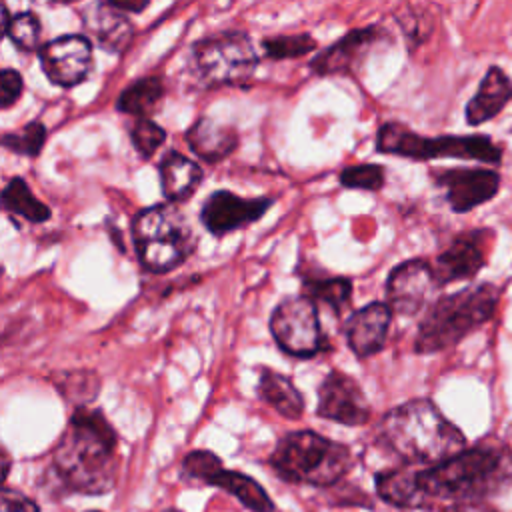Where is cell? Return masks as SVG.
<instances>
[{
    "mask_svg": "<svg viewBox=\"0 0 512 512\" xmlns=\"http://www.w3.org/2000/svg\"><path fill=\"white\" fill-rule=\"evenodd\" d=\"M512 476V460L502 450L478 446L422 468L378 472V496L398 508H420L430 502H476Z\"/></svg>",
    "mask_w": 512,
    "mask_h": 512,
    "instance_id": "6da1fadb",
    "label": "cell"
},
{
    "mask_svg": "<svg viewBox=\"0 0 512 512\" xmlns=\"http://www.w3.org/2000/svg\"><path fill=\"white\" fill-rule=\"evenodd\" d=\"M60 484L78 494H106L116 484L118 436L98 408H76L52 450Z\"/></svg>",
    "mask_w": 512,
    "mask_h": 512,
    "instance_id": "7a4b0ae2",
    "label": "cell"
},
{
    "mask_svg": "<svg viewBox=\"0 0 512 512\" xmlns=\"http://www.w3.org/2000/svg\"><path fill=\"white\" fill-rule=\"evenodd\" d=\"M378 440L408 466L428 468L466 450L464 434L424 398L392 408L378 426Z\"/></svg>",
    "mask_w": 512,
    "mask_h": 512,
    "instance_id": "3957f363",
    "label": "cell"
},
{
    "mask_svg": "<svg viewBox=\"0 0 512 512\" xmlns=\"http://www.w3.org/2000/svg\"><path fill=\"white\" fill-rule=\"evenodd\" d=\"M498 298L500 292L492 284L470 286L438 298L418 326L414 350L432 354L456 346L494 316Z\"/></svg>",
    "mask_w": 512,
    "mask_h": 512,
    "instance_id": "277c9868",
    "label": "cell"
},
{
    "mask_svg": "<svg viewBox=\"0 0 512 512\" xmlns=\"http://www.w3.org/2000/svg\"><path fill=\"white\" fill-rule=\"evenodd\" d=\"M268 464L284 482L320 488L332 486L346 476L352 468V454L340 442L312 430H296L276 442Z\"/></svg>",
    "mask_w": 512,
    "mask_h": 512,
    "instance_id": "5b68a950",
    "label": "cell"
},
{
    "mask_svg": "<svg viewBox=\"0 0 512 512\" xmlns=\"http://www.w3.org/2000/svg\"><path fill=\"white\" fill-rule=\"evenodd\" d=\"M132 242L142 268L164 274L188 260L196 238L184 214L174 204H154L132 220Z\"/></svg>",
    "mask_w": 512,
    "mask_h": 512,
    "instance_id": "8992f818",
    "label": "cell"
},
{
    "mask_svg": "<svg viewBox=\"0 0 512 512\" xmlns=\"http://www.w3.org/2000/svg\"><path fill=\"white\" fill-rule=\"evenodd\" d=\"M376 150L412 160L466 158L498 164L502 150L488 136H420L408 126L386 122L378 128Z\"/></svg>",
    "mask_w": 512,
    "mask_h": 512,
    "instance_id": "52a82bcc",
    "label": "cell"
},
{
    "mask_svg": "<svg viewBox=\"0 0 512 512\" xmlns=\"http://www.w3.org/2000/svg\"><path fill=\"white\" fill-rule=\"evenodd\" d=\"M256 66L258 54L246 32H216L192 44V70L208 88L244 86Z\"/></svg>",
    "mask_w": 512,
    "mask_h": 512,
    "instance_id": "ba28073f",
    "label": "cell"
},
{
    "mask_svg": "<svg viewBox=\"0 0 512 512\" xmlns=\"http://www.w3.org/2000/svg\"><path fill=\"white\" fill-rule=\"evenodd\" d=\"M270 332L278 348L296 358H314L330 348L316 302L306 296L284 298L270 316Z\"/></svg>",
    "mask_w": 512,
    "mask_h": 512,
    "instance_id": "9c48e42d",
    "label": "cell"
},
{
    "mask_svg": "<svg viewBox=\"0 0 512 512\" xmlns=\"http://www.w3.org/2000/svg\"><path fill=\"white\" fill-rule=\"evenodd\" d=\"M46 78L62 88H72L92 72V40L86 34L54 38L38 50Z\"/></svg>",
    "mask_w": 512,
    "mask_h": 512,
    "instance_id": "30bf717a",
    "label": "cell"
},
{
    "mask_svg": "<svg viewBox=\"0 0 512 512\" xmlns=\"http://www.w3.org/2000/svg\"><path fill=\"white\" fill-rule=\"evenodd\" d=\"M440 288L432 264L414 258L392 268L386 280V304L394 314L414 316Z\"/></svg>",
    "mask_w": 512,
    "mask_h": 512,
    "instance_id": "8fae6325",
    "label": "cell"
},
{
    "mask_svg": "<svg viewBox=\"0 0 512 512\" xmlns=\"http://www.w3.org/2000/svg\"><path fill=\"white\" fill-rule=\"evenodd\" d=\"M316 414L344 426H362L370 418V404L354 378L332 370L318 386Z\"/></svg>",
    "mask_w": 512,
    "mask_h": 512,
    "instance_id": "7c38bea8",
    "label": "cell"
},
{
    "mask_svg": "<svg viewBox=\"0 0 512 512\" xmlns=\"http://www.w3.org/2000/svg\"><path fill=\"white\" fill-rule=\"evenodd\" d=\"M270 206L268 196L242 198L230 190H214L200 208V220L210 234L222 236L260 220Z\"/></svg>",
    "mask_w": 512,
    "mask_h": 512,
    "instance_id": "4fadbf2b",
    "label": "cell"
},
{
    "mask_svg": "<svg viewBox=\"0 0 512 512\" xmlns=\"http://www.w3.org/2000/svg\"><path fill=\"white\" fill-rule=\"evenodd\" d=\"M432 180L444 190L446 202L454 212H468L488 202L500 188V176L484 168L436 170Z\"/></svg>",
    "mask_w": 512,
    "mask_h": 512,
    "instance_id": "5bb4252c",
    "label": "cell"
},
{
    "mask_svg": "<svg viewBox=\"0 0 512 512\" xmlns=\"http://www.w3.org/2000/svg\"><path fill=\"white\" fill-rule=\"evenodd\" d=\"M380 38L382 32L376 26L350 30L326 50L316 54L310 62V68L318 76L354 74L370 50L380 42Z\"/></svg>",
    "mask_w": 512,
    "mask_h": 512,
    "instance_id": "9a60e30c",
    "label": "cell"
},
{
    "mask_svg": "<svg viewBox=\"0 0 512 512\" xmlns=\"http://www.w3.org/2000/svg\"><path fill=\"white\" fill-rule=\"evenodd\" d=\"M488 234L484 230L466 232L452 240V244L440 252L432 264L434 276L440 286L468 280L478 274V270L486 264V244Z\"/></svg>",
    "mask_w": 512,
    "mask_h": 512,
    "instance_id": "2e32d148",
    "label": "cell"
},
{
    "mask_svg": "<svg viewBox=\"0 0 512 512\" xmlns=\"http://www.w3.org/2000/svg\"><path fill=\"white\" fill-rule=\"evenodd\" d=\"M392 310L386 302H372L350 314L344 326L348 348L358 358H368L380 352L386 344Z\"/></svg>",
    "mask_w": 512,
    "mask_h": 512,
    "instance_id": "e0dca14e",
    "label": "cell"
},
{
    "mask_svg": "<svg viewBox=\"0 0 512 512\" xmlns=\"http://www.w3.org/2000/svg\"><path fill=\"white\" fill-rule=\"evenodd\" d=\"M86 36L106 52H124L134 38V26L126 14L114 10L108 2H94L82 10Z\"/></svg>",
    "mask_w": 512,
    "mask_h": 512,
    "instance_id": "ac0fdd59",
    "label": "cell"
},
{
    "mask_svg": "<svg viewBox=\"0 0 512 512\" xmlns=\"http://www.w3.org/2000/svg\"><path fill=\"white\" fill-rule=\"evenodd\" d=\"M186 142L200 160L216 164L236 150L238 132L234 126L214 118H200L188 128Z\"/></svg>",
    "mask_w": 512,
    "mask_h": 512,
    "instance_id": "d6986e66",
    "label": "cell"
},
{
    "mask_svg": "<svg viewBox=\"0 0 512 512\" xmlns=\"http://www.w3.org/2000/svg\"><path fill=\"white\" fill-rule=\"evenodd\" d=\"M158 172L162 192L174 204L188 200L198 190L204 178L202 168L194 160L176 150H170L162 156Z\"/></svg>",
    "mask_w": 512,
    "mask_h": 512,
    "instance_id": "ffe728a7",
    "label": "cell"
},
{
    "mask_svg": "<svg viewBox=\"0 0 512 512\" xmlns=\"http://www.w3.org/2000/svg\"><path fill=\"white\" fill-rule=\"evenodd\" d=\"M512 98V82L510 78L496 66H492L476 94L470 98V102L466 104V122L470 126H478L490 118H494Z\"/></svg>",
    "mask_w": 512,
    "mask_h": 512,
    "instance_id": "44dd1931",
    "label": "cell"
},
{
    "mask_svg": "<svg viewBox=\"0 0 512 512\" xmlns=\"http://www.w3.org/2000/svg\"><path fill=\"white\" fill-rule=\"evenodd\" d=\"M256 392L262 402L272 406L284 418L298 420L304 412V398L300 390L288 376L274 372L272 368H260Z\"/></svg>",
    "mask_w": 512,
    "mask_h": 512,
    "instance_id": "7402d4cb",
    "label": "cell"
},
{
    "mask_svg": "<svg viewBox=\"0 0 512 512\" xmlns=\"http://www.w3.org/2000/svg\"><path fill=\"white\" fill-rule=\"evenodd\" d=\"M208 484L228 492L250 512H274V502L268 496V492L262 488L260 482H256L244 472L222 468L210 478Z\"/></svg>",
    "mask_w": 512,
    "mask_h": 512,
    "instance_id": "603a6c76",
    "label": "cell"
},
{
    "mask_svg": "<svg viewBox=\"0 0 512 512\" xmlns=\"http://www.w3.org/2000/svg\"><path fill=\"white\" fill-rule=\"evenodd\" d=\"M164 94H166V88L162 78L158 76L138 78L120 92L116 100V110L122 114H132L136 116V120L148 118L150 114H154Z\"/></svg>",
    "mask_w": 512,
    "mask_h": 512,
    "instance_id": "cb8c5ba5",
    "label": "cell"
},
{
    "mask_svg": "<svg viewBox=\"0 0 512 512\" xmlns=\"http://www.w3.org/2000/svg\"><path fill=\"white\" fill-rule=\"evenodd\" d=\"M302 276V296L312 302H322L330 306L334 314H340L352 298V282L344 276H318L310 272H300Z\"/></svg>",
    "mask_w": 512,
    "mask_h": 512,
    "instance_id": "d4e9b609",
    "label": "cell"
},
{
    "mask_svg": "<svg viewBox=\"0 0 512 512\" xmlns=\"http://www.w3.org/2000/svg\"><path fill=\"white\" fill-rule=\"evenodd\" d=\"M2 206L6 212L16 214L28 222L40 224L50 218V208L40 202L32 190L28 188L26 180L20 176H14L2 190Z\"/></svg>",
    "mask_w": 512,
    "mask_h": 512,
    "instance_id": "484cf974",
    "label": "cell"
},
{
    "mask_svg": "<svg viewBox=\"0 0 512 512\" xmlns=\"http://www.w3.org/2000/svg\"><path fill=\"white\" fill-rule=\"evenodd\" d=\"M54 386L68 402L78 404V408H82L98 396L100 378L94 370H72L64 372L60 380L54 382Z\"/></svg>",
    "mask_w": 512,
    "mask_h": 512,
    "instance_id": "4316f807",
    "label": "cell"
},
{
    "mask_svg": "<svg viewBox=\"0 0 512 512\" xmlns=\"http://www.w3.org/2000/svg\"><path fill=\"white\" fill-rule=\"evenodd\" d=\"M318 48L316 40L308 32L298 34H280L262 40V50L272 60H286V58H300L310 54Z\"/></svg>",
    "mask_w": 512,
    "mask_h": 512,
    "instance_id": "83f0119b",
    "label": "cell"
},
{
    "mask_svg": "<svg viewBox=\"0 0 512 512\" xmlns=\"http://www.w3.org/2000/svg\"><path fill=\"white\" fill-rule=\"evenodd\" d=\"M46 142V126L42 122H28L22 126V130L4 132L2 134V146L10 152H16L20 156L36 158Z\"/></svg>",
    "mask_w": 512,
    "mask_h": 512,
    "instance_id": "f1b7e54d",
    "label": "cell"
},
{
    "mask_svg": "<svg viewBox=\"0 0 512 512\" xmlns=\"http://www.w3.org/2000/svg\"><path fill=\"white\" fill-rule=\"evenodd\" d=\"M4 34L14 42L16 48L24 52L40 50V34H42V24L34 12H20L12 16L8 28Z\"/></svg>",
    "mask_w": 512,
    "mask_h": 512,
    "instance_id": "f546056e",
    "label": "cell"
},
{
    "mask_svg": "<svg viewBox=\"0 0 512 512\" xmlns=\"http://www.w3.org/2000/svg\"><path fill=\"white\" fill-rule=\"evenodd\" d=\"M130 140L134 150L138 152L140 158L148 160L156 154V150L164 144L166 132L162 126H158L150 118H138L132 128H130Z\"/></svg>",
    "mask_w": 512,
    "mask_h": 512,
    "instance_id": "4dcf8cb0",
    "label": "cell"
},
{
    "mask_svg": "<svg viewBox=\"0 0 512 512\" xmlns=\"http://www.w3.org/2000/svg\"><path fill=\"white\" fill-rule=\"evenodd\" d=\"M384 168L380 164H354L340 172V184L344 188L378 192L384 186Z\"/></svg>",
    "mask_w": 512,
    "mask_h": 512,
    "instance_id": "1f68e13d",
    "label": "cell"
},
{
    "mask_svg": "<svg viewBox=\"0 0 512 512\" xmlns=\"http://www.w3.org/2000/svg\"><path fill=\"white\" fill-rule=\"evenodd\" d=\"M220 458L210 450H192L182 460V476L208 484L210 478L222 470Z\"/></svg>",
    "mask_w": 512,
    "mask_h": 512,
    "instance_id": "d6a6232c",
    "label": "cell"
},
{
    "mask_svg": "<svg viewBox=\"0 0 512 512\" xmlns=\"http://www.w3.org/2000/svg\"><path fill=\"white\" fill-rule=\"evenodd\" d=\"M24 82L20 72L12 68H4L0 74V108L8 110L12 104H16L22 96Z\"/></svg>",
    "mask_w": 512,
    "mask_h": 512,
    "instance_id": "836d02e7",
    "label": "cell"
},
{
    "mask_svg": "<svg viewBox=\"0 0 512 512\" xmlns=\"http://www.w3.org/2000/svg\"><path fill=\"white\" fill-rule=\"evenodd\" d=\"M0 512H38V506L22 492L4 486L0 496Z\"/></svg>",
    "mask_w": 512,
    "mask_h": 512,
    "instance_id": "e575fe53",
    "label": "cell"
},
{
    "mask_svg": "<svg viewBox=\"0 0 512 512\" xmlns=\"http://www.w3.org/2000/svg\"><path fill=\"white\" fill-rule=\"evenodd\" d=\"M114 10H118V12H122V14H138V12H142L146 6H148V2L146 0H138V2H122V0H110L108 2Z\"/></svg>",
    "mask_w": 512,
    "mask_h": 512,
    "instance_id": "d590c367",
    "label": "cell"
},
{
    "mask_svg": "<svg viewBox=\"0 0 512 512\" xmlns=\"http://www.w3.org/2000/svg\"><path fill=\"white\" fill-rule=\"evenodd\" d=\"M442 512H494L478 502H462V504H450Z\"/></svg>",
    "mask_w": 512,
    "mask_h": 512,
    "instance_id": "8d00e7d4",
    "label": "cell"
},
{
    "mask_svg": "<svg viewBox=\"0 0 512 512\" xmlns=\"http://www.w3.org/2000/svg\"><path fill=\"white\" fill-rule=\"evenodd\" d=\"M2 460H4L2 472H4V480H6V478H8V470H10V458H8V452H6V450L2 452Z\"/></svg>",
    "mask_w": 512,
    "mask_h": 512,
    "instance_id": "74e56055",
    "label": "cell"
},
{
    "mask_svg": "<svg viewBox=\"0 0 512 512\" xmlns=\"http://www.w3.org/2000/svg\"><path fill=\"white\" fill-rule=\"evenodd\" d=\"M158 512H182V510H178V508H164V510H158Z\"/></svg>",
    "mask_w": 512,
    "mask_h": 512,
    "instance_id": "f35d334b",
    "label": "cell"
},
{
    "mask_svg": "<svg viewBox=\"0 0 512 512\" xmlns=\"http://www.w3.org/2000/svg\"><path fill=\"white\" fill-rule=\"evenodd\" d=\"M86 512H98V510H86Z\"/></svg>",
    "mask_w": 512,
    "mask_h": 512,
    "instance_id": "ab89813d",
    "label": "cell"
}]
</instances>
